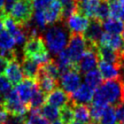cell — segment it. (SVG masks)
<instances>
[{
  "label": "cell",
  "mask_w": 124,
  "mask_h": 124,
  "mask_svg": "<svg viewBox=\"0 0 124 124\" xmlns=\"http://www.w3.org/2000/svg\"><path fill=\"white\" fill-rule=\"evenodd\" d=\"M121 88L122 83L120 78L105 80L97 89L92 98V104L107 106L112 105L116 107L121 102Z\"/></svg>",
  "instance_id": "obj_1"
},
{
  "label": "cell",
  "mask_w": 124,
  "mask_h": 124,
  "mask_svg": "<svg viewBox=\"0 0 124 124\" xmlns=\"http://www.w3.org/2000/svg\"><path fill=\"white\" fill-rule=\"evenodd\" d=\"M67 29L66 26L62 23L60 26H52L46 31L43 39L51 53L58 55L67 46L70 39Z\"/></svg>",
  "instance_id": "obj_2"
},
{
  "label": "cell",
  "mask_w": 124,
  "mask_h": 124,
  "mask_svg": "<svg viewBox=\"0 0 124 124\" xmlns=\"http://www.w3.org/2000/svg\"><path fill=\"white\" fill-rule=\"evenodd\" d=\"M23 53L24 57L33 59L39 65L46 63L50 58L44 39L39 35L27 38L24 45Z\"/></svg>",
  "instance_id": "obj_3"
},
{
  "label": "cell",
  "mask_w": 124,
  "mask_h": 124,
  "mask_svg": "<svg viewBox=\"0 0 124 124\" xmlns=\"http://www.w3.org/2000/svg\"><path fill=\"white\" fill-rule=\"evenodd\" d=\"M34 8L32 0H16L8 14L18 26L25 27L32 19Z\"/></svg>",
  "instance_id": "obj_4"
},
{
  "label": "cell",
  "mask_w": 124,
  "mask_h": 124,
  "mask_svg": "<svg viewBox=\"0 0 124 124\" xmlns=\"http://www.w3.org/2000/svg\"><path fill=\"white\" fill-rule=\"evenodd\" d=\"M87 48L83 53L81 58L76 65V69L79 73L86 74L95 70L99 64V54H98V45L87 42Z\"/></svg>",
  "instance_id": "obj_5"
},
{
  "label": "cell",
  "mask_w": 124,
  "mask_h": 124,
  "mask_svg": "<svg viewBox=\"0 0 124 124\" xmlns=\"http://www.w3.org/2000/svg\"><path fill=\"white\" fill-rule=\"evenodd\" d=\"M86 48H87V43L83 37V34H78V33L70 34V39L67 45L66 50L70 58V61L75 66L81 58Z\"/></svg>",
  "instance_id": "obj_6"
},
{
  "label": "cell",
  "mask_w": 124,
  "mask_h": 124,
  "mask_svg": "<svg viewBox=\"0 0 124 124\" xmlns=\"http://www.w3.org/2000/svg\"><path fill=\"white\" fill-rule=\"evenodd\" d=\"M4 108L10 115L22 116H25V114L29 110L28 107L19 99L16 89H11L5 94Z\"/></svg>",
  "instance_id": "obj_7"
},
{
  "label": "cell",
  "mask_w": 124,
  "mask_h": 124,
  "mask_svg": "<svg viewBox=\"0 0 124 124\" xmlns=\"http://www.w3.org/2000/svg\"><path fill=\"white\" fill-rule=\"evenodd\" d=\"M63 24L66 26L68 30L70 31V34L71 33L83 34L89 26V19L86 16L76 11L73 14H71Z\"/></svg>",
  "instance_id": "obj_8"
},
{
  "label": "cell",
  "mask_w": 124,
  "mask_h": 124,
  "mask_svg": "<svg viewBox=\"0 0 124 124\" xmlns=\"http://www.w3.org/2000/svg\"><path fill=\"white\" fill-rule=\"evenodd\" d=\"M20 61L21 60L18 58L9 60L4 72L5 76L11 83V85L15 87H16L24 79V74Z\"/></svg>",
  "instance_id": "obj_9"
},
{
  "label": "cell",
  "mask_w": 124,
  "mask_h": 124,
  "mask_svg": "<svg viewBox=\"0 0 124 124\" xmlns=\"http://www.w3.org/2000/svg\"><path fill=\"white\" fill-rule=\"evenodd\" d=\"M81 78L79 75V72L77 70H70L66 74L62 75L59 79V83L61 85L63 90H65L69 95L72 94L74 91H76L78 87L81 85Z\"/></svg>",
  "instance_id": "obj_10"
},
{
  "label": "cell",
  "mask_w": 124,
  "mask_h": 124,
  "mask_svg": "<svg viewBox=\"0 0 124 124\" xmlns=\"http://www.w3.org/2000/svg\"><path fill=\"white\" fill-rule=\"evenodd\" d=\"M102 22L100 20L96 19V18H90L89 20V24L85 32L83 33V37L87 42L92 43L95 45L99 46L100 43V39H101L103 32V28H102Z\"/></svg>",
  "instance_id": "obj_11"
},
{
  "label": "cell",
  "mask_w": 124,
  "mask_h": 124,
  "mask_svg": "<svg viewBox=\"0 0 124 124\" xmlns=\"http://www.w3.org/2000/svg\"><path fill=\"white\" fill-rule=\"evenodd\" d=\"M35 81L39 90H41L46 95L52 92L54 89L58 88V86H59V81L54 79L53 78L49 77L48 75H46L40 68V66H39L38 75L35 78Z\"/></svg>",
  "instance_id": "obj_12"
},
{
  "label": "cell",
  "mask_w": 124,
  "mask_h": 124,
  "mask_svg": "<svg viewBox=\"0 0 124 124\" xmlns=\"http://www.w3.org/2000/svg\"><path fill=\"white\" fill-rule=\"evenodd\" d=\"M37 88H38V86L36 84L35 79L28 78H25L16 88L19 99L27 107H28V103L31 100V97H32L34 91L37 89Z\"/></svg>",
  "instance_id": "obj_13"
},
{
  "label": "cell",
  "mask_w": 124,
  "mask_h": 124,
  "mask_svg": "<svg viewBox=\"0 0 124 124\" xmlns=\"http://www.w3.org/2000/svg\"><path fill=\"white\" fill-rule=\"evenodd\" d=\"M98 54H99V58L101 60H103L109 64H112L120 69L123 63L122 56L119 54L117 51L113 50L112 48L107 46L99 45L98 46Z\"/></svg>",
  "instance_id": "obj_14"
},
{
  "label": "cell",
  "mask_w": 124,
  "mask_h": 124,
  "mask_svg": "<svg viewBox=\"0 0 124 124\" xmlns=\"http://www.w3.org/2000/svg\"><path fill=\"white\" fill-rule=\"evenodd\" d=\"M94 95V89H92L86 83H83L78 89L70 95V101L74 104H85L89 103Z\"/></svg>",
  "instance_id": "obj_15"
},
{
  "label": "cell",
  "mask_w": 124,
  "mask_h": 124,
  "mask_svg": "<svg viewBox=\"0 0 124 124\" xmlns=\"http://www.w3.org/2000/svg\"><path fill=\"white\" fill-rule=\"evenodd\" d=\"M99 45L108 46L121 55L122 58L124 57V40L119 35H112L105 32L101 36Z\"/></svg>",
  "instance_id": "obj_16"
},
{
  "label": "cell",
  "mask_w": 124,
  "mask_h": 124,
  "mask_svg": "<svg viewBox=\"0 0 124 124\" xmlns=\"http://www.w3.org/2000/svg\"><path fill=\"white\" fill-rule=\"evenodd\" d=\"M46 26H52L57 22H62V6L58 0H54L44 9Z\"/></svg>",
  "instance_id": "obj_17"
},
{
  "label": "cell",
  "mask_w": 124,
  "mask_h": 124,
  "mask_svg": "<svg viewBox=\"0 0 124 124\" xmlns=\"http://www.w3.org/2000/svg\"><path fill=\"white\" fill-rule=\"evenodd\" d=\"M70 95L60 88H57L52 92L47 94L46 99V103L55 106L57 108H62L70 102Z\"/></svg>",
  "instance_id": "obj_18"
},
{
  "label": "cell",
  "mask_w": 124,
  "mask_h": 124,
  "mask_svg": "<svg viewBox=\"0 0 124 124\" xmlns=\"http://www.w3.org/2000/svg\"><path fill=\"white\" fill-rule=\"evenodd\" d=\"M99 70L101 72L103 80H111L120 78V68L109 64L103 60H99Z\"/></svg>",
  "instance_id": "obj_19"
},
{
  "label": "cell",
  "mask_w": 124,
  "mask_h": 124,
  "mask_svg": "<svg viewBox=\"0 0 124 124\" xmlns=\"http://www.w3.org/2000/svg\"><path fill=\"white\" fill-rule=\"evenodd\" d=\"M101 0H81L78 3L77 11L89 18H92Z\"/></svg>",
  "instance_id": "obj_20"
},
{
  "label": "cell",
  "mask_w": 124,
  "mask_h": 124,
  "mask_svg": "<svg viewBox=\"0 0 124 124\" xmlns=\"http://www.w3.org/2000/svg\"><path fill=\"white\" fill-rule=\"evenodd\" d=\"M21 68H22V71L25 78H32V79H35L38 72H39V64H38L36 61H34L33 59L28 58L24 57L21 61Z\"/></svg>",
  "instance_id": "obj_21"
},
{
  "label": "cell",
  "mask_w": 124,
  "mask_h": 124,
  "mask_svg": "<svg viewBox=\"0 0 124 124\" xmlns=\"http://www.w3.org/2000/svg\"><path fill=\"white\" fill-rule=\"evenodd\" d=\"M70 102L72 105L74 111V116L77 121L81 122L82 124H88L90 122V113L89 107L85 104H74L70 100Z\"/></svg>",
  "instance_id": "obj_22"
},
{
  "label": "cell",
  "mask_w": 124,
  "mask_h": 124,
  "mask_svg": "<svg viewBox=\"0 0 124 124\" xmlns=\"http://www.w3.org/2000/svg\"><path fill=\"white\" fill-rule=\"evenodd\" d=\"M102 27L107 33L112 34V35H119L123 31L124 24L121 20L109 17L102 22Z\"/></svg>",
  "instance_id": "obj_23"
},
{
  "label": "cell",
  "mask_w": 124,
  "mask_h": 124,
  "mask_svg": "<svg viewBox=\"0 0 124 124\" xmlns=\"http://www.w3.org/2000/svg\"><path fill=\"white\" fill-rule=\"evenodd\" d=\"M84 79L86 84L89 86L92 89H97L104 81L100 70H93L86 73Z\"/></svg>",
  "instance_id": "obj_24"
},
{
  "label": "cell",
  "mask_w": 124,
  "mask_h": 124,
  "mask_svg": "<svg viewBox=\"0 0 124 124\" xmlns=\"http://www.w3.org/2000/svg\"><path fill=\"white\" fill-rule=\"evenodd\" d=\"M40 68L42 69V70L46 75H48L49 77L53 78L54 79L59 81V79H60V73H59V70H58V67L57 62H56V59L49 58L46 63L41 64Z\"/></svg>",
  "instance_id": "obj_25"
},
{
  "label": "cell",
  "mask_w": 124,
  "mask_h": 124,
  "mask_svg": "<svg viewBox=\"0 0 124 124\" xmlns=\"http://www.w3.org/2000/svg\"><path fill=\"white\" fill-rule=\"evenodd\" d=\"M46 99V95L45 93H43L41 90H39V88H37L32 97L31 100L28 103V108L29 110H39V108L45 104Z\"/></svg>",
  "instance_id": "obj_26"
},
{
  "label": "cell",
  "mask_w": 124,
  "mask_h": 124,
  "mask_svg": "<svg viewBox=\"0 0 124 124\" xmlns=\"http://www.w3.org/2000/svg\"><path fill=\"white\" fill-rule=\"evenodd\" d=\"M100 124H117V116L115 107L112 105H107L105 107L102 116L100 120Z\"/></svg>",
  "instance_id": "obj_27"
},
{
  "label": "cell",
  "mask_w": 124,
  "mask_h": 124,
  "mask_svg": "<svg viewBox=\"0 0 124 124\" xmlns=\"http://www.w3.org/2000/svg\"><path fill=\"white\" fill-rule=\"evenodd\" d=\"M39 113L48 121H52V122L59 117V109L57 107L52 106L48 103L44 104L39 108Z\"/></svg>",
  "instance_id": "obj_28"
},
{
  "label": "cell",
  "mask_w": 124,
  "mask_h": 124,
  "mask_svg": "<svg viewBox=\"0 0 124 124\" xmlns=\"http://www.w3.org/2000/svg\"><path fill=\"white\" fill-rule=\"evenodd\" d=\"M15 39L7 30L0 32V50H12L15 46Z\"/></svg>",
  "instance_id": "obj_29"
},
{
  "label": "cell",
  "mask_w": 124,
  "mask_h": 124,
  "mask_svg": "<svg viewBox=\"0 0 124 124\" xmlns=\"http://www.w3.org/2000/svg\"><path fill=\"white\" fill-rule=\"evenodd\" d=\"M109 16V7H108V2L106 0H101L100 5L98 6L96 11L94 13L93 17L96 19L100 20L103 22L107 19Z\"/></svg>",
  "instance_id": "obj_30"
},
{
  "label": "cell",
  "mask_w": 124,
  "mask_h": 124,
  "mask_svg": "<svg viewBox=\"0 0 124 124\" xmlns=\"http://www.w3.org/2000/svg\"><path fill=\"white\" fill-rule=\"evenodd\" d=\"M59 117H60V120L64 124H70L72 121H74L75 116H74L73 108L70 102L60 108Z\"/></svg>",
  "instance_id": "obj_31"
},
{
  "label": "cell",
  "mask_w": 124,
  "mask_h": 124,
  "mask_svg": "<svg viewBox=\"0 0 124 124\" xmlns=\"http://www.w3.org/2000/svg\"><path fill=\"white\" fill-rule=\"evenodd\" d=\"M108 7H109V16L111 18L120 19L123 11V5L120 2V0H114L108 3Z\"/></svg>",
  "instance_id": "obj_32"
},
{
  "label": "cell",
  "mask_w": 124,
  "mask_h": 124,
  "mask_svg": "<svg viewBox=\"0 0 124 124\" xmlns=\"http://www.w3.org/2000/svg\"><path fill=\"white\" fill-rule=\"evenodd\" d=\"M106 106H101V105L91 104L89 107V113H90V120L94 123H99L101 120L102 113Z\"/></svg>",
  "instance_id": "obj_33"
},
{
  "label": "cell",
  "mask_w": 124,
  "mask_h": 124,
  "mask_svg": "<svg viewBox=\"0 0 124 124\" xmlns=\"http://www.w3.org/2000/svg\"><path fill=\"white\" fill-rule=\"evenodd\" d=\"M32 124H49L48 120L39 113V110H30V116L27 119Z\"/></svg>",
  "instance_id": "obj_34"
},
{
  "label": "cell",
  "mask_w": 124,
  "mask_h": 124,
  "mask_svg": "<svg viewBox=\"0 0 124 124\" xmlns=\"http://www.w3.org/2000/svg\"><path fill=\"white\" fill-rule=\"evenodd\" d=\"M35 14V23L37 27H39V29L44 30L46 27V18H45V15H44V10H40V9H36Z\"/></svg>",
  "instance_id": "obj_35"
},
{
  "label": "cell",
  "mask_w": 124,
  "mask_h": 124,
  "mask_svg": "<svg viewBox=\"0 0 124 124\" xmlns=\"http://www.w3.org/2000/svg\"><path fill=\"white\" fill-rule=\"evenodd\" d=\"M11 89V83L7 78V77L2 75V74H0V93H7Z\"/></svg>",
  "instance_id": "obj_36"
},
{
  "label": "cell",
  "mask_w": 124,
  "mask_h": 124,
  "mask_svg": "<svg viewBox=\"0 0 124 124\" xmlns=\"http://www.w3.org/2000/svg\"><path fill=\"white\" fill-rule=\"evenodd\" d=\"M27 118L22 115H10L5 124H25Z\"/></svg>",
  "instance_id": "obj_37"
},
{
  "label": "cell",
  "mask_w": 124,
  "mask_h": 124,
  "mask_svg": "<svg viewBox=\"0 0 124 124\" xmlns=\"http://www.w3.org/2000/svg\"><path fill=\"white\" fill-rule=\"evenodd\" d=\"M33 5L36 9H40L44 10L46 8H47L49 5L54 1V0H32Z\"/></svg>",
  "instance_id": "obj_38"
},
{
  "label": "cell",
  "mask_w": 124,
  "mask_h": 124,
  "mask_svg": "<svg viewBox=\"0 0 124 124\" xmlns=\"http://www.w3.org/2000/svg\"><path fill=\"white\" fill-rule=\"evenodd\" d=\"M115 109H116L117 120L120 123H124V104L120 103V105L115 107Z\"/></svg>",
  "instance_id": "obj_39"
},
{
  "label": "cell",
  "mask_w": 124,
  "mask_h": 124,
  "mask_svg": "<svg viewBox=\"0 0 124 124\" xmlns=\"http://www.w3.org/2000/svg\"><path fill=\"white\" fill-rule=\"evenodd\" d=\"M8 118V113L4 108V106H0V124H5Z\"/></svg>",
  "instance_id": "obj_40"
},
{
  "label": "cell",
  "mask_w": 124,
  "mask_h": 124,
  "mask_svg": "<svg viewBox=\"0 0 124 124\" xmlns=\"http://www.w3.org/2000/svg\"><path fill=\"white\" fill-rule=\"evenodd\" d=\"M5 94H6V93H0V106H4Z\"/></svg>",
  "instance_id": "obj_41"
},
{
  "label": "cell",
  "mask_w": 124,
  "mask_h": 124,
  "mask_svg": "<svg viewBox=\"0 0 124 124\" xmlns=\"http://www.w3.org/2000/svg\"><path fill=\"white\" fill-rule=\"evenodd\" d=\"M4 7H5V0H0V12H5Z\"/></svg>",
  "instance_id": "obj_42"
},
{
  "label": "cell",
  "mask_w": 124,
  "mask_h": 124,
  "mask_svg": "<svg viewBox=\"0 0 124 124\" xmlns=\"http://www.w3.org/2000/svg\"><path fill=\"white\" fill-rule=\"evenodd\" d=\"M1 13H2V12H0V32L3 30V27H4V23H3V19H2Z\"/></svg>",
  "instance_id": "obj_43"
},
{
  "label": "cell",
  "mask_w": 124,
  "mask_h": 124,
  "mask_svg": "<svg viewBox=\"0 0 124 124\" xmlns=\"http://www.w3.org/2000/svg\"><path fill=\"white\" fill-rule=\"evenodd\" d=\"M121 102L124 104V84H122L121 88Z\"/></svg>",
  "instance_id": "obj_44"
},
{
  "label": "cell",
  "mask_w": 124,
  "mask_h": 124,
  "mask_svg": "<svg viewBox=\"0 0 124 124\" xmlns=\"http://www.w3.org/2000/svg\"><path fill=\"white\" fill-rule=\"evenodd\" d=\"M51 124H64L63 122H62L61 120H54L53 122Z\"/></svg>",
  "instance_id": "obj_45"
},
{
  "label": "cell",
  "mask_w": 124,
  "mask_h": 124,
  "mask_svg": "<svg viewBox=\"0 0 124 124\" xmlns=\"http://www.w3.org/2000/svg\"><path fill=\"white\" fill-rule=\"evenodd\" d=\"M122 5H123V11H122V15H121V17H120V20L124 22V2H122Z\"/></svg>",
  "instance_id": "obj_46"
},
{
  "label": "cell",
  "mask_w": 124,
  "mask_h": 124,
  "mask_svg": "<svg viewBox=\"0 0 124 124\" xmlns=\"http://www.w3.org/2000/svg\"><path fill=\"white\" fill-rule=\"evenodd\" d=\"M70 124H82V123L81 122H79V121H77V120H76V121H72Z\"/></svg>",
  "instance_id": "obj_47"
},
{
  "label": "cell",
  "mask_w": 124,
  "mask_h": 124,
  "mask_svg": "<svg viewBox=\"0 0 124 124\" xmlns=\"http://www.w3.org/2000/svg\"><path fill=\"white\" fill-rule=\"evenodd\" d=\"M25 124H32V123H31V122H30V121H29V120H26V122H25Z\"/></svg>",
  "instance_id": "obj_48"
},
{
  "label": "cell",
  "mask_w": 124,
  "mask_h": 124,
  "mask_svg": "<svg viewBox=\"0 0 124 124\" xmlns=\"http://www.w3.org/2000/svg\"><path fill=\"white\" fill-rule=\"evenodd\" d=\"M121 34H122V37H121V38H122L123 40H124V29H123V31H122V33H121Z\"/></svg>",
  "instance_id": "obj_49"
},
{
  "label": "cell",
  "mask_w": 124,
  "mask_h": 124,
  "mask_svg": "<svg viewBox=\"0 0 124 124\" xmlns=\"http://www.w3.org/2000/svg\"><path fill=\"white\" fill-rule=\"evenodd\" d=\"M106 1H108V3H110V2H112V1H114V0H106Z\"/></svg>",
  "instance_id": "obj_50"
},
{
  "label": "cell",
  "mask_w": 124,
  "mask_h": 124,
  "mask_svg": "<svg viewBox=\"0 0 124 124\" xmlns=\"http://www.w3.org/2000/svg\"><path fill=\"white\" fill-rule=\"evenodd\" d=\"M76 1H77L78 3V2H80V1H81V0H76Z\"/></svg>",
  "instance_id": "obj_51"
},
{
  "label": "cell",
  "mask_w": 124,
  "mask_h": 124,
  "mask_svg": "<svg viewBox=\"0 0 124 124\" xmlns=\"http://www.w3.org/2000/svg\"><path fill=\"white\" fill-rule=\"evenodd\" d=\"M120 2H121V3H122V2H124V0H120Z\"/></svg>",
  "instance_id": "obj_52"
},
{
  "label": "cell",
  "mask_w": 124,
  "mask_h": 124,
  "mask_svg": "<svg viewBox=\"0 0 124 124\" xmlns=\"http://www.w3.org/2000/svg\"><path fill=\"white\" fill-rule=\"evenodd\" d=\"M119 124H124V123H120V122H119Z\"/></svg>",
  "instance_id": "obj_53"
},
{
  "label": "cell",
  "mask_w": 124,
  "mask_h": 124,
  "mask_svg": "<svg viewBox=\"0 0 124 124\" xmlns=\"http://www.w3.org/2000/svg\"><path fill=\"white\" fill-rule=\"evenodd\" d=\"M123 62H124V57H123Z\"/></svg>",
  "instance_id": "obj_54"
}]
</instances>
